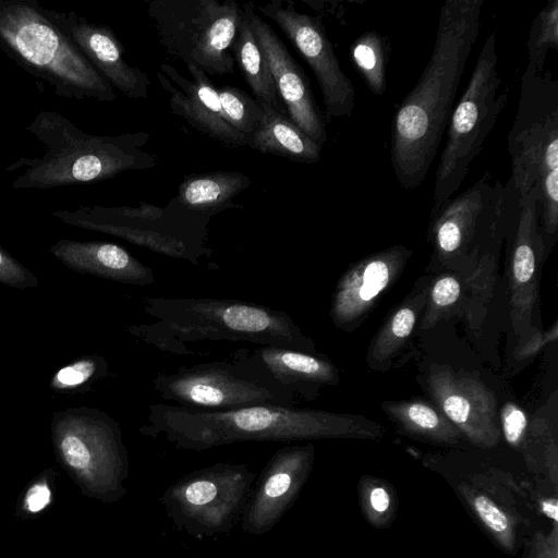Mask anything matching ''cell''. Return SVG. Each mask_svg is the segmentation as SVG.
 <instances>
[{"label":"cell","mask_w":558,"mask_h":558,"mask_svg":"<svg viewBox=\"0 0 558 558\" xmlns=\"http://www.w3.org/2000/svg\"><path fill=\"white\" fill-rule=\"evenodd\" d=\"M483 0H446L430 58L391 123L390 159L404 190L428 173L454 108L458 88L481 29Z\"/></svg>","instance_id":"obj_1"},{"label":"cell","mask_w":558,"mask_h":558,"mask_svg":"<svg viewBox=\"0 0 558 558\" xmlns=\"http://www.w3.org/2000/svg\"><path fill=\"white\" fill-rule=\"evenodd\" d=\"M501 88L496 35L484 41L468 85L453 108L446 129V144L436 170L434 206L452 197L465 180L499 116L507 106Z\"/></svg>","instance_id":"obj_8"},{"label":"cell","mask_w":558,"mask_h":558,"mask_svg":"<svg viewBox=\"0 0 558 558\" xmlns=\"http://www.w3.org/2000/svg\"><path fill=\"white\" fill-rule=\"evenodd\" d=\"M192 80L173 65L161 63L157 80L168 95L172 112L191 126L230 148L247 146V137L226 119L217 87L209 76L195 65H186Z\"/></svg>","instance_id":"obj_17"},{"label":"cell","mask_w":558,"mask_h":558,"mask_svg":"<svg viewBox=\"0 0 558 558\" xmlns=\"http://www.w3.org/2000/svg\"><path fill=\"white\" fill-rule=\"evenodd\" d=\"M556 339L557 324L555 323L548 331L531 336V338L515 351V355L519 360L526 359L537 353L545 344L555 342Z\"/></svg>","instance_id":"obj_35"},{"label":"cell","mask_w":558,"mask_h":558,"mask_svg":"<svg viewBox=\"0 0 558 558\" xmlns=\"http://www.w3.org/2000/svg\"><path fill=\"white\" fill-rule=\"evenodd\" d=\"M217 494L216 486L209 481L192 483L185 492L186 499L193 505H205L211 501Z\"/></svg>","instance_id":"obj_37"},{"label":"cell","mask_w":558,"mask_h":558,"mask_svg":"<svg viewBox=\"0 0 558 558\" xmlns=\"http://www.w3.org/2000/svg\"><path fill=\"white\" fill-rule=\"evenodd\" d=\"M428 390L440 411L474 445L488 448L500 437L497 400L482 380L448 366H433Z\"/></svg>","instance_id":"obj_14"},{"label":"cell","mask_w":558,"mask_h":558,"mask_svg":"<svg viewBox=\"0 0 558 558\" xmlns=\"http://www.w3.org/2000/svg\"><path fill=\"white\" fill-rule=\"evenodd\" d=\"M238 171H216L185 177L172 201L191 213L211 217L233 207L232 199L251 185Z\"/></svg>","instance_id":"obj_23"},{"label":"cell","mask_w":558,"mask_h":558,"mask_svg":"<svg viewBox=\"0 0 558 558\" xmlns=\"http://www.w3.org/2000/svg\"><path fill=\"white\" fill-rule=\"evenodd\" d=\"M50 253L68 268L124 284L150 286L153 269L122 246L102 241L58 240Z\"/></svg>","instance_id":"obj_20"},{"label":"cell","mask_w":558,"mask_h":558,"mask_svg":"<svg viewBox=\"0 0 558 558\" xmlns=\"http://www.w3.org/2000/svg\"><path fill=\"white\" fill-rule=\"evenodd\" d=\"M108 373V362L104 356L84 355L59 368L49 385L60 393L77 392L106 377Z\"/></svg>","instance_id":"obj_29"},{"label":"cell","mask_w":558,"mask_h":558,"mask_svg":"<svg viewBox=\"0 0 558 558\" xmlns=\"http://www.w3.org/2000/svg\"><path fill=\"white\" fill-rule=\"evenodd\" d=\"M258 128L247 138V146L263 154H275L292 161L314 163L323 147L301 131L287 114L260 104Z\"/></svg>","instance_id":"obj_22"},{"label":"cell","mask_w":558,"mask_h":558,"mask_svg":"<svg viewBox=\"0 0 558 558\" xmlns=\"http://www.w3.org/2000/svg\"><path fill=\"white\" fill-rule=\"evenodd\" d=\"M510 183L519 196L536 191L544 242L558 230V78L525 68L508 134Z\"/></svg>","instance_id":"obj_5"},{"label":"cell","mask_w":558,"mask_h":558,"mask_svg":"<svg viewBox=\"0 0 558 558\" xmlns=\"http://www.w3.org/2000/svg\"><path fill=\"white\" fill-rule=\"evenodd\" d=\"M0 283L26 289L38 286L37 277L0 246Z\"/></svg>","instance_id":"obj_32"},{"label":"cell","mask_w":558,"mask_h":558,"mask_svg":"<svg viewBox=\"0 0 558 558\" xmlns=\"http://www.w3.org/2000/svg\"><path fill=\"white\" fill-rule=\"evenodd\" d=\"M389 54L390 45L387 37L376 31L363 33L353 41L350 48L354 68L376 96H383L386 92Z\"/></svg>","instance_id":"obj_27"},{"label":"cell","mask_w":558,"mask_h":558,"mask_svg":"<svg viewBox=\"0 0 558 558\" xmlns=\"http://www.w3.org/2000/svg\"><path fill=\"white\" fill-rule=\"evenodd\" d=\"M166 52L208 76L233 72L230 46L243 8L234 0H151L146 3Z\"/></svg>","instance_id":"obj_10"},{"label":"cell","mask_w":558,"mask_h":558,"mask_svg":"<svg viewBox=\"0 0 558 558\" xmlns=\"http://www.w3.org/2000/svg\"><path fill=\"white\" fill-rule=\"evenodd\" d=\"M50 502V490L45 481L37 482L25 496L24 509L37 512Z\"/></svg>","instance_id":"obj_36"},{"label":"cell","mask_w":558,"mask_h":558,"mask_svg":"<svg viewBox=\"0 0 558 558\" xmlns=\"http://www.w3.org/2000/svg\"><path fill=\"white\" fill-rule=\"evenodd\" d=\"M410 254L404 246L396 245L351 267L338 282L330 310L332 322L345 328L362 318L398 276Z\"/></svg>","instance_id":"obj_19"},{"label":"cell","mask_w":558,"mask_h":558,"mask_svg":"<svg viewBox=\"0 0 558 558\" xmlns=\"http://www.w3.org/2000/svg\"><path fill=\"white\" fill-rule=\"evenodd\" d=\"M151 324L131 325L128 332L162 352L187 354L201 341L248 342L314 352L315 344L287 312L250 301L214 298H145Z\"/></svg>","instance_id":"obj_3"},{"label":"cell","mask_w":558,"mask_h":558,"mask_svg":"<svg viewBox=\"0 0 558 558\" xmlns=\"http://www.w3.org/2000/svg\"><path fill=\"white\" fill-rule=\"evenodd\" d=\"M145 418L142 433L192 448L236 440L374 439L383 434L377 422L362 415L272 404L215 411L155 403Z\"/></svg>","instance_id":"obj_2"},{"label":"cell","mask_w":558,"mask_h":558,"mask_svg":"<svg viewBox=\"0 0 558 558\" xmlns=\"http://www.w3.org/2000/svg\"><path fill=\"white\" fill-rule=\"evenodd\" d=\"M51 436L63 465L90 489L110 484L121 464L119 424L107 412L76 407L51 415Z\"/></svg>","instance_id":"obj_12"},{"label":"cell","mask_w":558,"mask_h":558,"mask_svg":"<svg viewBox=\"0 0 558 558\" xmlns=\"http://www.w3.org/2000/svg\"><path fill=\"white\" fill-rule=\"evenodd\" d=\"M472 507L480 520L500 539L510 537L511 526L506 512L489 497L478 494L472 498Z\"/></svg>","instance_id":"obj_31"},{"label":"cell","mask_w":558,"mask_h":558,"mask_svg":"<svg viewBox=\"0 0 558 558\" xmlns=\"http://www.w3.org/2000/svg\"><path fill=\"white\" fill-rule=\"evenodd\" d=\"M500 424L508 444L518 446L527 424L525 413L515 403L507 402L500 410Z\"/></svg>","instance_id":"obj_33"},{"label":"cell","mask_w":558,"mask_h":558,"mask_svg":"<svg viewBox=\"0 0 558 558\" xmlns=\"http://www.w3.org/2000/svg\"><path fill=\"white\" fill-rule=\"evenodd\" d=\"M154 392L170 404L203 410H234L272 404L294 407L295 395L278 384L243 349L229 360L181 366L173 373H159Z\"/></svg>","instance_id":"obj_9"},{"label":"cell","mask_w":558,"mask_h":558,"mask_svg":"<svg viewBox=\"0 0 558 558\" xmlns=\"http://www.w3.org/2000/svg\"><path fill=\"white\" fill-rule=\"evenodd\" d=\"M43 13L75 45L113 88L133 99L147 97L151 82L140 68L123 57V48L112 29L92 23L75 12L41 7Z\"/></svg>","instance_id":"obj_16"},{"label":"cell","mask_w":558,"mask_h":558,"mask_svg":"<svg viewBox=\"0 0 558 558\" xmlns=\"http://www.w3.org/2000/svg\"><path fill=\"white\" fill-rule=\"evenodd\" d=\"M291 484V477L286 472L274 474L265 486V493L269 497H278L283 495Z\"/></svg>","instance_id":"obj_38"},{"label":"cell","mask_w":558,"mask_h":558,"mask_svg":"<svg viewBox=\"0 0 558 558\" xmlns=\"http://www.w3.org/2000/svg\"><path fill=\"white\" fill-rule=\"evenodd\" d=\"M519 194L508 180L504 184L486 171L457 196L434 206L429 226L441 258H457L493 243L509 227Z\"/></svg>","instance_id":"obj_11"},{"label":"cell","mask_w":558,"mask_h":558,"mask_svg":"<svg viewBox=\"0 0 558 558\" xmlns=\"http://www.w3.org/2000/svg\"><path fill=\"white\" fill-rule=\"evenodd\" d=\"M510 227L511 250V306L515 332L527 328L535 300V275L538 258L545 250L537 216V194L532 191L519 196Z\"/></svg>","instance_id":"obj_18"},{"label":"cell","mask_w":558,"mask_h":558,"mask_svg":"<svg viewBox=\"0 0 558 558\" xmlns=\"http://www.w3.org/2000/svg\"><path fill=\"white\" fill-rule=\"evenodd\" d=\"M0 48L64 98L113 101L114 88L36 0H0Z\"/></svg>","instance_id":"obj_6"},{"label":"cell","mask_w":558,"mask_h":558,"mask_svg":"<svg viewBox=\"0 0 558 558\" xmlns=\"http://www.w3.org/2000/svg\"><path fill=\"white\" fill-rule=\"evenodd\" d=\"M52 216L65 225L110 234L158 254L198 265L209 256V217L191 213L172 199L159 207L140 202L137 207L78 206Z\"/></svg>","instance_id":"obj_7"},{"label":"cell","mask_w":558,"mask_h":558,"mask_svg":"<svg viewBox=\"0 0 558 558\" xmlns=\"http://www.w3.org/2000/svg\"><path fill=\"white\" fill-rule=\"evenodd\" d=\"M26 131L45 146L41 157L21 158L7 166L11 172L26 170L11 187L52 189L111 179L123 171L157 166L155 154L144 150L150 135L145 131L119 135H93L56 111H40Z\"/></svg>","instance_id":"obj_4"},{"label":"cell","mask_w":558,"mask_h":558,"mask_svg":"<svg viewBox=\"0 0 558 558\" xmlns=\"http://www.w3.org/2000/svg\"><path fill=\"white\" fill-rule=\"evenodd\" d=\"M545 549L537 554L536 558H557V546H556V531L553 535V539L549 537V542L546 539Z\"/></svg>","instance_id":"obj_40"},{"label":"cell","mask_w":558,"mask_h":558,"mask_svg":"<svg viewBox=\"0 0 558 558\" xmlns=\"http://www.w3.org/2000/svg\"><path fill=\"white\" fill-rule=\"evenodd\" d=\"M461 294L460 282L453 276L438 278L430 291L432 310H441L454 304Z\"/></svg>","instance_id":"obj_34"},{"label":"cell","mask_w":558,"mask_h":558,"mask_svg":"<svg viewBox=\"0 0 558 558\" xmlns=\"http://www.w3.org/2000/svg\"><path fill=\"white\" fill-rule=\"evenodd\" d=\"M426 294L421 293L407 301L378 332L371 348L368 361L376 367H384L410 338L416 324L417 314L426 304Z\"/></svg>","instance_id":"obj_26"},{"label":"cell","mask_w":558,"mask_h":558,"mask_svg":"<svg viewBox=\"0 0 558 558\" xmlns=\"http://www.w3.org/2000/svg\"><path fill=\"white\" fill-rule=\"evenodd\" d=\"M369 502L374 511L383 513L389 508V494L383 487H375L371 492Z\"/></svg>","instance_id":"obj_39"},{"label":"cell","mask_w":558,"mask_h":558,"mask_svg":"<svg viewBox=\"0 0 558 558\" xmlns=\"http://www.w3.org/2000/svg\"><path fill=\"white\" fill-rule=\"evenodd\" d=\"M230 51L255 99L286 114L268 63L255 39L244 9Z\"/></svg>","instance_id":"obj_24"},{"label":"cell","mask_w":558,"mask_h":558,"mask_svg":"<svg viewBox=\"0 0 558 558\" xmlns=\"http://www.w3.org/2000/svg\"><path fill=\"white\" fill-rule=\"evenodd\" d=\"M253 8L278 25L310 65L320 87L326 117H349L354 109L355 92L339 63L322 21L299 12L287 0L253 3Z\"/></svg>","instance_id":"obj_13"},{"label":"cell","mask_w":558,"mask_h":558,"mask_svg":"<svg viewBox=\"0 0 558 558\" xmlns=\"http://www.w3.org/2000/svg\"><path fill=\"white\" fill-rule=\"evenodd\" d=\"M527 65L543 72L548 52L558 48V0H549L534 17L526 40Z\"/></svg>","instance_id":"obj_28"},{"label":"cell","mask_w":558,"mask_h":558,"mask_svg":"<svg viewBox=\"0 0 558 558\" xmlns=\"http://www.w3.org/2000/svg\"><path fill=\"white\" fill-rule=\"evenodd\" d=\"M383 410L402 429L437 442H454L460 430L439 410L421 401H386Z\"/></svg>","instance_id":"obj_25"},{"label":"cell","mask_w":558,"mask_h":558,"mask_svg":"<svg viewBox=\"0 0 558 558\" xmlns=\"http://www.w3.org/2000/svg\"><path fill=\"white\" fill-rule=\"evenodd\" d=\"M244 352L295 396L312 398L320 386L336 385L338 369L325 357L293 349L257 347Z\"/></svg>","instance_id":"obj_21"},{"label":"cell","mask_w":558,"mask_h":558,"mask_svg":"<svg viewBox=\"0 0 558 558\" xmlns=\"http://www.w3.org/2000/svg\"><path fill=\"white\" fill-rule=\"evenodd\" d=\"M543 512L557 522V501L556 499H547L542 504Z\"/></svg>","instance_id":"obj_41"},{"label":"cell","mask_w":558,"mask_h":558,"mask_svg":"<svg viewBox=\"0 0 558 558\" xmlns=\"http://www.w3.org/2000/svg\"><path fill=\"white\" fill-rule=\"evenodd\" d=\"M242 7L266 58L288 118L323 147L327 141L326 123L306 74L270 25L256 14L253 2H245Z\"/></svg>","instance_id":"obj_15"},{"label":"cell","mask_w":558,"mask_h":558,"mask_svg":"<svg viewBox=\"0 0 558 558\" xmlns=\"http://www.w3.org/2000/svg\"><path fill=\"white\" fill-rule=\"evenodd\" d=\"M217 92L228 122L248 138L259 125L260 104L235 86L217 87Z\"/></svg>","instance_id":"obj_30"}]
</instances>
